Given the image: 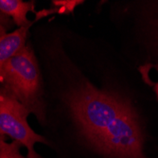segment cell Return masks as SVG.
<instances>
[{
    "instance_id": "10",
    "label": "cell",
    "mask_w": 158,
    "mask_h": 158,
    "mask_svg": "<svg viewBox=\"0 0 158 158\" xmlns=\"http://www.w3.org/2000/svg\"><path fill=\"white\" fill-rule=\"evenodd\" d=\"M2 140H5V136H3V135H0V141H2Z\"/></svg>"
},
{
    "instance_id": "6",
    "label": "cell",
    "mask_w": 158,
    "mask_h": 158,
    "mask_svg": "<svg viewBox=\"0 0 158 158\" xmlns=\"http://www.w3.org/2000/svg\"><path fill=\"white\" fill-rule=\"evenodd\" d=\"M83 3V1L80 0H59V1H52V4L55 8L49 9V10H43L36 13V21L44 18L46 16H48L52 13H61V14H66L69 12H72L75 8Z\"/></svg>"
},
{
    "instance_id": "9",
    "label": "cell",
    "mask_w": 158,
    "mask_h": 158,
    "mask_svg": "<svg viewBox=\"0 0 158 158\" xmlns=\"http://www.w3.org/2000/svg\"><path fill=\"white\" fill-rule=\"evenodd\" d=\"M155 69H156L157 73H158V64L155 65ZM152 84H153V89H154V91H155V94H156V96H157V98H158V81H157L156 82L152 83Z\"/></svg>"
},
{
    "instance_id": "1",
    "label": "cell",
    "mask_w": 158,
    "mask_h": 158,
    "mask_svg": "<svg viewBox=\"0 0 158 158\" xmlns=\"http://www.w3.org/2000/svg\"><path fill=\"white\" fill-rule=\"evenodd\" d=\"M65 102L82 135L111 158H145L137 114L120 96L88 81L68 91Z\"/></svg>"
},
{
    "instance_id": "2",
    "label": "cell",
    "mask_w": 158,
    "mask_h": 158,
    "mask_svg": "<svg viewBox=\"0 0 158 158\" xmlns=\"http://www.w3.org/2000/svg\"><path fill=\"white\" fill-rule=\"evenodd\" d=\"M0 86L33 114L42 125L47 123L44 81L30 44H27L0 70Z\"/></svg>"
},
{
    "instance_id": "4",
    "label": "cell",
    "mask_w": 158,
    "mask_h": 158,
    "mask_svg": "<svg viewBox=\"0 0 158 158\" xmlns=\"http://www.w3.org/2000/svg\"><path fill=\"white\" fill-rule=\"evenodd\" d=\"M35 21L36 20L28 26L18 27L17 30L7 33L0 38V70L27 45L28 31Z\"/></svg>"
},
{
    "instance_id": "8",
    "label": "cell",
    "mask_w": 158,
    "mask_h": 158,
    "mask_svg": "<svg viewBox=\"0 0 158 158\" xmlns=\"http://www.w3.org/2000/svg\"><path fill=\"white\" fill-rule=\"evenodd\" d=\"M13 24V21L9 16L0 11V38L8 33Z\"/></svg>"
},
{
    "instance_id": "5",
    "label": "cell",
    "mask_w": 158,
    "mask_h": 158,
    "mask_svg": "<svg viewBox=\"0 0 158 158\" xmlns=\"http://www.w3.org/2000/svg\"><path fill=\"white\" fill-rule=\"evenodd\" d=\"M34 10V2L21 0H0V11L9 16L18 27L31 25L33 21L27 19V13Z\"/></svg>"
},
{
    "instance_id": "7",
    "label": "cell",
    "mask_w": 158,
    "mask_h": 158,
    "mask_svg": "<svg viewBox=\"0 0 158 158\" xmlns=\"http://www.w3.org/2000/svg\"><path fill=\"white\" fill-rule=\"evenodd\" d=\"M22 145L17 141L7 143L5 140L0 141V158H26L21 152Z\"/></svg>"
},
{
    "instance_id": "3",
    "label": "cell",
    "mask_w": 158,
    "mask_h": 158,
    "mask_svg": "<svg viewBox=\"0 0 158 158\" xmlns=\"http://www.w3.org/2000/svg\"><path fill=\"white\" fill-rule=\"evenodd\" d=\"M31 114L22 103L0 86V135H9L27 149V158H41L34 151L35 143L48 144L46 137L36 134L27 117Z\"/></svg>"
}]
</instances>
